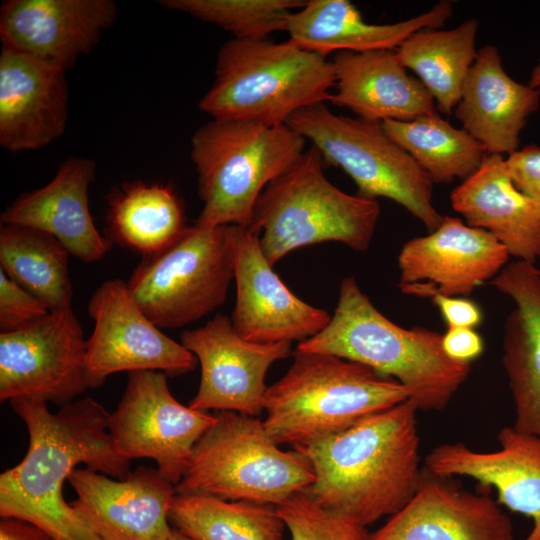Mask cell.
Instances as JSON below:
<instances>
[{
	"instance_id": "obj_15",
	"label": "cell",
	"mask_w": 540,
	"mask_h": 540,
	"mask_svg": "<svg viewBox=\"0 0 540 540\" xmlns=\"http://www.w3.org/2000/svg\"><path fill=\"white\" fill-rule=\"evenodd\" d=\"M236 300L232 324L243 339L257 343L303 342L322 331L331 316L298 298L265 257L260 234L228 225Z\"/></svg>"
},
{
	"instance_id": "obj_13",
	"label": "cell",
	"mask_w": 540,
	"mask_h": 540,
	"mask_svg": "<svg viewBox=\"0 0 540 540\" xmlns=\"http://www.w3.org/2000/svg\"><path fill=\"white\" fill-rule=\"evenodd\" d=\"M86 341L72 308L0 333V401L28 397L60 407L73 402L88 388Z\"/></svg>"
},
{
	"instance_id": "obj_25",
	"label": "cell",
	"mask_w": 540,
	"mask_h": 540,
	"mask_svg": "<svg viewBox=\"0 0 540 540\" xmlns=\"http://www.w3.org/2000/svg\"><path fill=\"white\" fill-rule=\"evenodd\" d=\"M539 104L540 89L514 80L498 49L487 44L478 50L453 112L487 154L508 156L519 149L520 134Z\"/></svg>"
},
{
	"instance_id": "obj_12",
	"label": "cell",
	"mask_w": 540,
	"mask_h": 540,
	"mask_svg": "<svg viewBox=\"0 0 540 540\" xmlns=\"http://www.w3.org/2000/svg\"><path fill=\"white\" fill-rule=\"evenodd\" d=\"M88 312L94 329L86 341V380L97 388L121 371H159L167 376L193 371L196 356L165 335L140 309L127 282L111 279L92 294Z\"/></svg>"
},
{
	"instance_id": "obj_9",
	"label": "cell",
	"mask_w": 540,
	"mask_h": 540,
	"mask_svg": "<svg viewBox=\"0 0 540 540\" xmlns=\"http://www.w3.org/2000/svg\"><path fill=\"white\" fill-rule=\"evenodd\" d=\"M287 124L311 142L324 164L348 174L358 195L393 200L430 232L441 224L444 216L433 203V181L381 123L337 115L319 103L300 109Z\"/></svg>"
},
{
	"instance_id": "obj_16",
	"label": "cell",
	"mask_w": 540,
	"mask_h": 540,
	"mask_svg": "<svg viewBox=\"0 0 540 540\" xmlns=\"http://www.w3.org/2000/svg\"><path fill=\"white\" fill-rule=\"evenodd\" d=\"M507 249L489 232L444 216L430 234L407 241L398 255V288L406 295L467 297L508 264Z\"/></svg>"
},
{
	"instance_id": "obj_7",
	"label": "cell",
	"mask_w": 540,
	"mask_h": 540,
	"mask_svg": "<svg viewBox=\"0 0 540 540\" xmlns=\"http://www.w3.org/2000/svg\"><path fill=\"white\" fill-rule=\"evenodd\" d=\"M306 139L288 124L211 119L191 139L203 203L196 224L249 227L267 185L304 153Z\"/></svg>"
},
{
	"instance_id": "obj_17",
	"label": "cell",
	"mask_w": 540,
	"mask_h": 540,
	"mask_svg": "<svg viewBox=\"0 0 540 540\" xmlns=\"http://www.w3.org/2000/svg\"><path fill=\"white\" fill-rule=\"evenodd\" d=\"M68 481L77 494L70 505L101 540H169L176 491L158 469L139 466L116 479L76 468Z\"/></svg>"
},
{
	"instance_id": "obj_31",
	"label": "cell",
	"mask_w": 540,
	"mask_h": 540,
	"mask_svg": "<svg viewBox=\"0 0 540 540\" xmlns=\"http://www.w3.org/2000/svg\"><path fill=\"white\" fill-rule=\"evenodd\" d=\"M381 126L433 183L467 179L487 155L482 144L467 131L454 127L436 112L409 121H383Z\"/></svg>"
},
{
	"instance_id": "obj_41",
	"label": "cell",
	"mask_w": 540,
	"mask_h": 540,
	"mask_svg": "<svg viewBox=\"0 0 540 540\" xmlns=\"http://www.w3.org/2000/svg\"><path fill=\"white\" fill-rule=\"evenodd\" d=\"M169 540H194V539L186 536L185 534L181 533L180 531L176 529H173Z\"/></svg>"
},
{
	"instance_id": "obj_26",
	"label": "cell",
	"mask_w": 540,
	"mask_h": 540,
	"mask_svg": "<svg viewBox=\"0 0 540 540\" xmlns=\"http://www.w3.org/2000/svg\"><path fill=\"white\" fill-rule=\"evenodd\" d=\"M452 14V2L443 0L412 18L373 24L348 0H310L291 12L285 31L297 46L326 57L341 51L396 50L415 32L442 28Z\"/></svg>"
},
{
	"instance_id": "obj_22",
	"label": "cell",
	"mask_w": 540,
	"mask_h": 540,
	"mask_svg": "<svg viewBox=\"0 0 540 540\" xmlns=\"http://www.w3.org/2000/svg\"><path fill=\"white\" fill-rule=\"evenodd\" d=\"M95 166L89 158H68L48 184L9 205L1 213V224L48 233L85 263L101 260L113 243L99 233L89 210L88 189Z\"/></svg>"
},
{
	"instance_id": "obj_24",
	"label": "cell",
	"mask_w": 540,
	"mask_h": 540,
	"mask_svg": "<svg viewBox=\"0 0 540 540\" xmlns=\"http://www.w3.org/2000/svg\"><path fill=\"white\" fill-rule=\"evenodd\" d=\"M335 92L330 102L364 120L409 121L435 112V101L417 78L408 74L396 50L334 54Z\"/></svg>"
},
{
	"instance_id": "obj_1",
	"label": "cell",
	"mask_w": 540,
	"mask_h": 540,
	"mask_svg": "<svg viewBox=\"0 0 540 540\" xmlns=\"http://www.w3.org/2000/svg\"><path fill=\"white\" fill-rule=\"evenodd\" d=\"M9 403L27 427L29 446L22 461L0 475V516L33 523L56 540H101L65 501L62 489L80 463L116 479L132 472L108 431L110 413L89 397L55 413L40 399Z\"/></svg>"
},
{
	"instance_id": "obj_28",
	"label": "cell",
	"mask_w": 540,
	"mask_h": 540,
	"mask_svg": "<svg viewBox=\"0 0 540 540\" xmlns=\"http://www.w3.org/2000/svg\"><path fill=\"white\" fill-rule=\"evenodd\" d=\"M186 227L183 203L170 185L126 182L107 197L105 236L143 256L167 247Z\"/></svg>"
},
{
	"instance_id": "obj_33",
	"label": "cell",
	"mask_w": 540,
	"mask_h": 540,
	"mask_svg": "<svg viewBox=\"0 0 540 540\" xmlns=\"http://www.w3.org/2000/svg\"><path fill=\"white\" fill-rule=\"evenodd\" d=\"M301 0H162L168 9L215 24L235 39L260 40L286 30L288 17Z\"/></svg>"
},
{
	"instance_id": "obj_18",
	"label": "cell",
	"mask_w": 540,
	"mask_h": 540,
	"mask_svg": "<svg viewBox=\"0 0 540 540\" xmlns=\"http://www.w3.org/2000/svg\"><path fill=\"white\" fill-rule=\"evenodd\" d=\"M112 0H8L0 8V39L8 47L67 71L114 25Z\"/></svg>"
},
{
	"instance_id": "obj_19",
	"label": "cell",
	"mask_w": 540,
	"mask_h": 540,
	"mask_svg": "<svg viewBox=\"0 0 540 540\" xmlns=\"http://www.w3.org/2000/svg\"><path fill=\"white\" fill-rule=\"evenodd\" d=\"M424 468L409 502L367 540H514V527L486 493L455 485Z\"/></svg>"
},
{
	"instance_id": "obj_39",
	"label": "cell",
	"mask_w": 540,
	"mask_h": 540,
	"mask_svg": "<svg viewBox=\"0 0 540 540\" xmlns=\"http://www.w3.org/2000/svg\"><path fill=\"white\" fill-rule=\"evenodd\" d=\"M0 540H56L33 523L15 517H1Z\"/></svg>"
},
{
	"instance_id": "obj_34",
	"label": "cell",
	"mask_w": 540,
	"mask_h": 540,
	"mask_svg": "<svg viewBox=\"0 0 540 540\" xmlns=\"http://www.w3.org/2000/svg\"><path fill=\"white\" fill-rule=\"evenodd\" d=\"M291 540H367L366 527L317 503L306 491L276 507Z\"/></svg>"
},
{
	"instance_id": "obj_40",
	"label": "cell",
	"mask_w": 540,
	"mask_h": 540,
	"mask_svg": "<svg viewBox=\"0 0 540 540\" xmlns=\"http://www.w3.org/2000/svg\"><path fill=\"white\" fill-rule=\"evenodd\" d=\"M528 85L532 88L540 89V63H538L530 74Z\"/></svg>"
},
{
	"instance_id": "obj_14",
	"label": "cell",
	"mask_w": 540,
	"mask_h": 540,
	"mask_svg": "<svg viewBox=\"0 0 540 540\" xmlns=\"http://www.w3.org/2000/svg\"><path fill=\"white\" fill-rule=\"evenodd\" d=\"M180 340L200 364L199 388L189 404L200 411L214 409L257 417L263 411L267 371L292 353L290 342L243 339L231 318L223 314H216L201 327L184 330Z\"/></svg>"
},
{
	"instance_id": "obj_20",
	"label": "cell",
	"mask_w": 540,
	"mask_h": 540,
	"mask_svg": "<svg viewBox=\"0 0 540 540\" xmlns=\"http://www.w3.org/2000/svg\"><path fill=\"white\" fill-rule=\"evenodd\" d=\"M494 451H477L464 443L434 447L424 468L441 477H468L493 487L498 503L532 520L524 540H540V437L503 427Z\"/></svg>"
},
{
	"instance_id": "obj_21",
	"label": "cell",
	"mask_w": 540,
	"mask_h": 540,
	"mask_svg": "<svg viewBox=\"0 0 540 540\" xmlns=\"http://www.w3.org/2000/svg\"><path fill=\"white\" fill-rule=\"evenodd\" d=\"M65 71L2 46L0 144L10 152L43 148L59 138L68 120Z\"/></svg>"
},
{
	"instance_id": "obj_36",
	"label": "cell",
	"mask_w": 540,
	"mask_h": 540,
	"mask_svg": "<svg viewBox=\"0 0 540 540\" xmlns=\"http://www.w3.org/2000/svg\"><path fill=\"white\" fill-rule=\"evenodd\" d=\"M505 159L513 184L533 203L540 216V146H525Z\"/></svg>"
},
{
	"instance_id": "obj_29",
	"label": "cell",
	"mask_w": 540,
	"mask_h": 540,
	"mask_svg": "<svg viewBox=\"0 0 540 540\" xmlns=\"http://www.w3.org/2000/svg\"><path fill=\"white\" fill-rule=\"evenodd\" d=\"M479 22L467 19L452 29H427L410 35L396 49L399 60L413 71L443 114L454 111L474 64Z\"/></svg>"
},
{
	"instance_id": "obj_37",
	"label": "cell",
	"mask_w": 540,
	"mask_h": 540,
	"mask_svg": "<svg viewBox=\"0 0 540 540\" xmlns=\"http://www.w3.org/2000/svg\"><path fill=\"white\" fill-rule=\"evenodd\" d=\"M442 347L450 359L471 364L482 354L484 342L473 328L447 327L442 334Z\"/></svg>"
},
{
	"instance_id": "obj_3",
	"label": "cell",
	"mask_w": 540,
	"mask_h": 540,
	"mask_svg": "<svg viewBox=\"0 0 540 540\" xmlns=\"http://www.w3.org/2000/svg\"><path fill=\"white\" fill-rule=\"evenodd\" d=\"M296 350L335 355L364 364L397 380L418 410L447 407L468 378L470 363L450 359L442 334L403 328L384 316L354 277L342 279L338 303L326 327Z\"/></svg>"
},
{
	"instance_id": "obj_35",
	"label": "cell",
	"mask_w": 540,
	"mask_h": 540,
	"mask_svg": "<svg viewBox=\"0 0 540 540\" xmlns=\"http://www.w3.org/2000/svg\"><path fill=\"white\" fill-rule=\"evenodd\" d=\"M48 304L0 269V332L27 327L50 313Z\"/></svg>"
},
{
	"instance_id": "obj_5",
	"label": "cell",
	"mask_w": 540,
	"mask_h": 540,
	"mask_svg": "<svg viewBox=\"0 0 540 540\" xmlns=\"http://www.w3.org/2000/svg\"><path fill=\"white\" fill-rule=\"evenodd\" d=\"M332 61L290 40L232 38L219 49L214 81L199 109L217 120L287 124L302 108L330 101Z\"/></svg>"
},
{
	"instance_id": "obj_38",
	"label": "cell",
	"mask_w": 540,
	"mask_h": 540,
	"mask_svg": "<svg viewBox=\"0 0 540 540\" xmlns=\"http://www.w3.org/2000/svg\"><path fill=\"white\" fill-rule=\"evenodd\" d=\"M432 299L448 327L474 329L482 321L481 309L472 300L444 295H436Z\"/></svg>"
},
{
	"instance_id": "obj_32",
	"label": "cell",
	"mask_w": 540,
	"mask_h": 540,
	"mask_svg": "<svg viewBox=\"0 0 540 540\" xmlns=\"http://www.w3.org/2000/svg\"><path fill=\"white\" fill-rule=\"evenodd\" d=\"M169 522L194 540H283L285 526L273 505L179 494Z\"/></svg>"
},
{
	"instance_id": "obj_27",
	"label": "cell",
	"mask_w": 540,
	"mask_h": 540,
	"mask_svg": "<svg viewBox=\"0 0 540 540\" xmlns=\"http://www.w3.org/2000/svg\"><path fill=\"white\" fill-rule=\"evenodd\" d=\"M450 201L469 226L492 234L516 260L540 258V216L513 184L504 156L487 154L451 192Z\"/></svg>"
},
{
	"instance_id": "obj_23",
	"label": "cell",
	"mask_w": 540,
	"mask_h": 540,
	"mask_svg": "<svg viewBox=\"0 0 540 540\" xmlns=\"http://www.w3.org/2000/svg\"><path fill=\"white\" fill-rule=\"evenodd\" d=\"M491 284L515 304L505 319L502 355L515 409L513 426L540 437V269L516 260Z\"/></svg>"
},
{
	"instance_id": "obj_4",
	"label": "cell",
	"mask_w": 540,
	"mask_h": 540,
	"mask_svg": "<svg viewBox=\"0 0 540 540\" xmlns=\"http://www.w3.org/2000/svg\"><path fill=\"white\" fill-rule=\"evenodd\" d=\"M292 355L263 399V423L278 445H310L409 399L397 380L364 364L296 349Z\"/></svg>"
},
{
	"instance_id": "obj_6",
	"label": "cell",
	"mask_w": 540,
	"mask_h": 540,
	"mask_svg": "<svg viewBox=\"0 0 540 540\" xmlns=\"http://www.w3.org/2000/svg\"><path fill=\"white\" fill-rule=\"evenodd\" d=\"M320 152L310 146L259 196L249 228L273 266L290 252L322 242L366 251L380 216L375 199L348 194L323 172Z\"/></svg>"
},
{
	"instance_id": "obj_2",
	"label": "cell",
	"mask_w": 540,
	"mask_h": 540,
	"mask_svg": "<svg viewBox=\"0 0 540 540\" xmlns=\"http://www.w3.org/2000/svg\"><path fill=\"white\" fill-rule=\"evenodd\" d=\"M418 408L407 399L345 431L294 449L315 475L306 491L323 507L367 527L392 516L422 478Z\"/></svg>"
},
{
	"instance_id": "obj_10",
	"label": "cell",
	"mask_w": 540,
	"mask_h": 540,
	"mask_svg": "<svg viewBox=\"0 0 540 540\" xmlns=\"http://www.w3.org/2000/svg\"><path fill=\"white\" fill-rule=\"evenodd\" d=\"M233 279L228 225L195 223L167 247L143 256L127 284L158 328L174 329L223 305Z\"/></svg>"
},
{
	"instance_id": "obj_11",
	"label": "cell",
	"mask_w": 540,
	"mask_h": 540,
	"mask_svg": "<svg viewBox=\"0 0 540 540\" xmlns=\"http://www.w3.org/2000/svg\"><path fill=\"white\" fill-rule=\"evenodd\" d=\"M216 415L179 403L167 375L133 371L122 398L109 416L108 431L125 458H149L173 485L182 479L194 446L216 422Z\"/></svg>"
},
{
	"instance_id": "obj_8",
	"label": "cell",
	"mask_w": 540,
	"mask_h": 540,
	"mask_svg": "<svg viewBox=\"0 0 540 540\" xmlns=\"http://www.w3.org/2000/svg\"><path fill=\"white\" fill-rule=\"evenodd\" d=\"M216 418L194 446L176 494L277 507L313 484L307 457L280 449L259 418L231 411Z\"/></svg>"
},
{
	"instance_id": "obj_30",
	"label": "cell",
	"mask_w": 540,
	"mask_h": 540,
	"mask_svg": "<svg viewBox=\"0 0 540 540\" xmlns=\"http://www.w3.org/2000/svg\"><path fill=\"white\" fill-rule=\"evenodd\" d=\"M68 250L52 235L12 224L0 226V269L53 310L71 308Z\"/></svg>"
}]
</instances>
